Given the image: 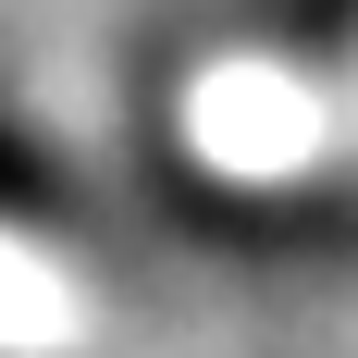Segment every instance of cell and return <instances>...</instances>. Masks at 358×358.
Segmentation results:
<instances>
[{"instance_id":"obj_1","label":"cell","mask_w":358,"mask_h":358,"mask_svg":"<svg viewBox=\"0 0 358 358\" xmlns=\"http://www.w3.org/2000/svg\"><path fill=\"white\" fill-rule=\"evenodd\" d=\"M198 136H210V161H296L309 148V99L285 74H210L198 87Z\"/></svg>"}]
</instances>
